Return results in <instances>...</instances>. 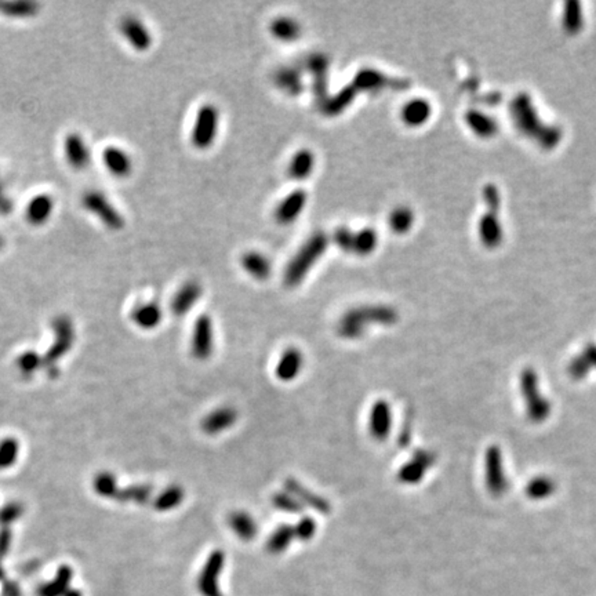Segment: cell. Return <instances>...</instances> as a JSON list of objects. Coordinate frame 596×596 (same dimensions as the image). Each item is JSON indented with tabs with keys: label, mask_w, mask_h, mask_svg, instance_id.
Listing matches in <instances>:
<instances>
[{
	"label": "cell",
	"mask_w": 596,
	"mask_h": 596,
	"mask_svg": "<svg viewBox=\"0 0 596 596\" xmlns=\"http://www.w3.org/2000/svg\"><path fill=\"white\" fill-rule=\"evenodd\" d=\"M329 245V239L323 232L314 234L297 251V254L287 264L283 282L287 287H295L300 284L318 260L323 256Z\"/></svg>",
	"instance_id": "1"
},
{
	"label": "cell",
	"mask_w": 596,
	"mask_h": 596,
	"mask_svg": "<svg viewBox=\"0 0 596 596\" xmlns=\"http://www.w3.org/2000/svg\"><path fill=\"white\" fill-rule=\"evenodd\" d=\"M219 121L220 114L216 105L205 104L199 108L190 136L195 148L208 149L213 145L219 132Z\"/></svg>",
	"instance_id": "2"
},
{
	"label": "cell",
	"mask_w": 596,
	"mask_h": 596,
	"mask_svg": "<svg viewBox=\"0 0 596 596\" xmlns=\"http://www.w3.org/2000/svg\"><path fill=\"white\" fill-rule=\"evenodd\" d=\"M83 206L87 212L94 214L105 227L119 231L125 227V219L118 209L108 201V197L98 190H90L83 196Z\"/></svg>",
	"instance_id": "3"
},
{
	"label": "cell",
	"mask_w": 596,
	"mask_h": 596,
	"mask_svg": "<svg viewBox=\"0 0 596 596\" xmlns=\"http://www.w3.org/2000/svg\"><path fill=\"white\" fill-rule=\"evenodd\" d=\"M225 564V555L223 551H214L209 555L201 575L197 578V589L203 596H224L219 586V577Z\"/></svg>",
	"instance_id": "4"
},
{
	"label": "cell",
	"mask_w": 596,
	"mask_h": 596,
	"mask_svg": "<svg viewBox=\"0 0 596 596\" xmlns=\"http://www.w3.org/2000/svg\"><path fill=\"white\" fill-rule=\"evenodd\" d=\"M53 329L55 333V341L43 358V362L47 366H54V363L71 349L75 340L73 325L68 316L55 318L53 321Z\"/></svg>",
	"instance_id": "5"
},
{
	"label": "cell",
	"mask_w": 596,
	"mask_h": 596,
	"mask_svg": "<svg viewBox=\"0 0 596 596\" xmlns=\"http://www.w3.org/2000/svg\"><path fill=\"white\" fill-rule=\"evenodd\" d=\"M214 348L213 322L208 315H201L196 319L192 336V353L199 360H206L212 356Z\"/></svg>",
	"instance_id": "6"
},
{
	"label": "cell",
	"mask_w": 596,
	"mask_h": 596,
	"mask_svg": "<svg viewBox=\"0 0 596 596\" xmlns=\"http://www.w3.org/2000/svg\"><path fill=\"white\" fill-rule=\"evenodd\" d=\"M386 315L381 310H355L348 312L338 325V334L344 338H358L362 336L367 322L385 321Z\"/></svg>",
	"instance_id": "7"
},
{
	"label": "cell",
	"mask_w": 596,
	"mask_h": 596,
	"mask_svg": "<svg viewBox=\"0 0 596 596\" xmlns=\"http://www.w3.org/2000/svg\"><path fill=\"white\" fill-rule=\"evenodd\" d=\"M307 201L308 195L304 189L293 190L277 205L275 210V220L283 225L294 223L306 209Z\"/></svg>",
	"instance_id": "8"
},
{
	"label": "cell",
	"mask_w": 596,
	"mask_h": 596,
	"mask_svg": "<svg viewBox=\"0 0 596 596\" xmlns=\"http://www.w3.org/2000/svg\"><path fill=\"white\" fill-rule=\"evenodd\" d=\"M64 155L68 164L77 171H82L88 167L91 155L90 149L83 140V137L77 133H71L64 140Z\"/></svg>",
	"instance_id": "9"
},
{
	"label": "cell",
	"mask_w": 596,
	"mask_h": 596,
	"mask_svg": "<svg viewBox=\"0 0 596 596\" xmlns=\"http://www.w3.org/2000/svg\"><path fill=\"white\" fill-rule=\"evenodd\" d=\"M55 202L49 193H38L28 202L25 208V219L34 227H42L53 217Z\"/></svg>",
	"instance_id": "10"
},
{
	"label": "cell",
	"mask_w": 596,
	"mask_h": 596,
	"mask_svg": "<svg viewBox=\"0 0 596 596\" xmlns=\"http://www.w3.org/2000/svg\"><path fill=\"white\" fill-rule=\"evenodd\" d=\"M284 488L301 506H308L312 510H315L316 512L329 514L330 510H332L330 504L327 503V500H325L323 497L318 495L316 493L311 491L310 488H307L304 484H301L300 482L295 480V479H291V477L287 479L284 482Z\"/></svg>",
	"instance_id": "11"
},
{
	"label": "cell",
	"mask_w": 596,
	"mask_h": 596,
	"mask_svg": "<svg viewBox=\"0 0 596 596\" xmlns=\"http://www.w3.org/2000/svg\"><path fill=\"white\" fill-rule=\"evenodd\" d=\"M122 35L137 51H147L152 46V36L147 25L137 17L129 16L121 24Z\"/></svg>",
	"instance_id": "12"
},
{
	"label": "cell",
	"mask_w": 596,
	"mask_h": 596,
	"mask_svg": "<svg viewBox=\"0 0 596 596\" xmlns=\"http://www.w3.org/2000/svg\"><path fill=\"white\" fill-rule=\"evenodd\" d=\"M202 286L195 280L186 282L174 295L171 300V312L177 316H182L188 314L192 307L199 301V298L202 297Z\"/></svg>",
	"instance_id": "13"
},
{
	"label": "cell",
	"mask_w": 596,
	"mask_h": 596,
	"mask_svg": "<svg viewBox=\"0 0 596 596\" xmlns=\"http://www.w3.org/2000/svg\"><path fill=\"white\" fill-rule=\"evenodd\" d=\"M307 69L314 76V92L318 101H325L327 92V69L329 58L325 54H312L306 61Z\"/></svg>",
	"instance_id": "14"
},
{
	"label": "cell",
	"mask_w": 596,
	"mask_h": 596,
	"mask_svg": "<svg viewBox=\"0 0 596 596\" xmlns=\"http://www.w3.org/2000/svg\"><path fill=\"white\" fill-rule=\"evenodd\" d=\"M103 162L107 170L115 177H127L133 170V162L129 153L118 147H107L103 152Z\"/></svg>",
	"instance_id": "15"
},
{
	"label": "cell",
	"mask_w": 596,
	"mask_h": 596,
	"mask_svg": "<svg viewBox=\"0 0 596 596\" xmlns=\"http://www.w3.org/2000/svg\"><path fill=\"white\" fill-rule=\"evenodd\" d=\"M238 420V413L232 408H221L210 413L202 421V430L208 435H219L225 430L231 428Z\"/></svg>",
	"instance_id": "16"
},
{
	"label": "cell",
	"mask_w": 596,
	"mask_h": 596,
	"mask_svg": "<svg viewBox=\"0 0 596 596\" xmlns=\"http://www.w3.org/2000/svg\"><path fill=\"white\" fill-rule=\"evenodd\" d=\"M304 364V358L300 349L288 348L283 352L276 366V377L282 381H293L300 374Z\"/></svg>",
	"instance_id": "17"
},
{
	"label": "cell",
	"mask_w": 596,
	"mask_h": 596,
	"mask_svg": "<svg viewBox=\"0 0 596 596\" xmlns=\"http://www.w3.org/2000/svg\"><path fill=\"white\" fill-rule=\"evenodd\" d=\"M315 169V155L311 149H300L294 153L288 164V175L295 181L307 179Z\"/></svg>",
	"instance_id": "18"
},
{
	"label": "cell",
	"mask_w": 596,
	"mask_h": 596,
	"mask_svg": "<svg viewBox=\"0 0 596 596\" xmlns=\"http://www.w3.org/2000/svg\"><path fill=\"white\" fill-rule=\"evenodd\" d=\"M276 86L288 95H298L304 90L301 71L297 66H283L275 73Z\"/></svg>",
	"instance_id": "19"
},
{
	"label": "cell",
	"mask_w": 596,
	"mask_h": 596,
	"mask_svg": "<svg viewBox=\"0 0 596 596\" xmlns=\"http://www.w3.org/2000/svg\"><path fill=\"white\" fill-rule=\"evenodd\" d=\"M242 268L257 280H266L271 275L272 266L266 256L260 251H247L240 258Z\"/></svg>",
	"instance_id": "20"
},
{
	"label": "cell",
	"mask_w": 596,
	"mask_h": 596,
	"mask_svg": "<svg viewBox=\"0 0 596 596\" xmlns=\"http://www.w3.org/2000/svg\"><path fill=\"white\" fill-rule=\"evenodd\" d=\"M162 308L158 303H147L136 307L132 312L133 322L144 330H152L162 322Z\"/></svg>",
	"instance_id": "21"
},
{
	"label": "cell",
	"mask_w": 596,
	"mask_h": 596,
	"mask_svg": "<svg viewBox=\"0 0 596 596\" xmlns=\"http://www.w3.org/2000/svg\"><path fill=\"white\" fill-rule=\"evenodd\" d=\"M269 31L273 38L282 42H294L301 36V25L291 17H277L272 21Z\"/></svg>",
	"instance_id": "22"
},
{
	"label": "cell",
	"mask_w": 596,
	"mask_h": 596,
	"mask_svg": "<svg viewBox=\"0 0 596 596\" xmlns=\"http://www.w3.org/2000/svg\"><path fill=\"white\" fill-rule=\"evenodd\" d=\"M228 523L232 532L243 541H250L257 536V523L246 512H234L232 515H229Z\"/></svg>",
	"instance_id": "23"
},
{
	"label": "cell",
	"mask_w": 596,
	"mask_h": 596,
	"mask_svg": "<svg viewBox=\"0 0 596 596\" xmlns=\"http://www.w3.org/2000/svg\"><path fill=\"white\" fill-rule=\"evenodd\" d=\"M72 574L73 573L69 566H61L57 571L55 578L51 582L39 588V596H64L69 589Z\"/></svg>",
	"instance_id": "24"
},
{
	"label": "cell",
	"mask_w": 596,
	"mask_h": 596,
	"mask_svg": "<svg viewBox=\"0 0 596 596\" xmlns=\"http://www.w3.org/2000/svg\"><path fill=\"white\" fill-rule=\"evenodd\" d=\"M353 98V88L345 87L341 91H338L336 95L326 98L322 103V112L327 116H336L341 114L352 101Z\"/></svg>",
	"instance_id": "25"
},
{
	"label": "cell",
	"mask_w": 596,
	"mask_h": 596,
	"mask_svg": "<svg viewBox=\"0 0 596 596\" xmlns=\"http://www.w3.org/2000/svg\"><path fill=\"white\" fill-rule=\"evenodd\" d=\"M185 493L179 486H170L162 491L153 503V507L159 512H166L177 508L184 501Z\"/></svg>",
	"instance_id": "26"
},
{
	"label": "cell",
	"mask_w": 596,
	"mask_h": 596,
	"mask_svg": "<svg viewBox=\"0 0 596 596\" xmlns=\"http://www.w3.org/2000/svg\"><path fill=\"white\" fill-rule=\"evenodd\" d=\"M152 497V486L149 484H136L129 486L123 490H119L115 500L119 503H136V504H147Z\"/></svg>",
	"instance_id": "27"
},
{
	"label": "cell",
	"mask_w": 596,
	"mask_h": 596,
	"mask_svg": "<svg viewBox=\"0 0 596 596\" xmlns=\"http://www.w3.org/2000/svg\"><path fill=\"white\" fill-rule=\"evenodd\" d=\"M294 527L288 525H283L277 527L268 540L266 548L271 554H282L294 538Z\"/></svg>",
	"instance_id": "28"
},
{
	"label": "cell",
	"mask_w": 596,
	"mask_h": 596,
	"mask_svg": "<svg viewBox=\"0 0 596 596\" xmlns=\"http://www.w3.org/2000/svg\"><path fill=\"white\" fill-rule=\"evenodd\" d=\"M0 13L13 18H28L38 13V5L32 2H0Z\"/></svg>",
	"instance_id": "29"
},
{
	"label": "cell",
	"mask_w": 596,
	"mask_h": 596,
	"mask_svg": "<svg viewBox=\"0 0 596 596\" xmlns=\"http://www.w3.org/2000/svg\"><path fill=\"white\" fill-rule=\"evenodd\" d=\"M92 486H94L95 493L98 495L104 497V499H114L115 500V497L119 491L116 477L110 472H99L94 477Z\"/></svg>",
	"instance_id": "30"
},
{
	"label": "cell",
	"mask_w": 596,
	"mask_h": 596,
	"mask_svg": "<svg viewBox=\"0 0 596 596\" xmlns=\"http://www.w3.org/2000/svg\"><path fill=\"white\" fill-rule=\"evenodd\" d=\"M389 427V412L384 403H377L371 413V432L377 438H384Z\"/></svg>",
	"instance_id": "31"
},
{
	"label": "cell",
	"mask_w": 596,
	"mask_h": 596,
	"mask_svg": "<svg viewBox=\"0 0 596 596\" xmlns=\"http://www.w3.org/2000/svg\"><path fill=\"white\" fill-rule=\"evenodd\" d=\"M20 445L14 438H6L0 442V469H6L14 465L18 458Z\"/></svg>",
	"instance_id": "32"
},
{
	"label": "cell",
	"mask_w": 596,
	"mask_h": 596,
	"mask_svg": "<svg viewBox=\"0 0 596 596\" xmlns=\"http://www.w3.org/2000/svg\"><path fill=\"white\" fill-rule=\"evenodd\" d=\"M272 504L279 511H283V512H287V514H300L304 510L303 506L300 503H298L294 499V497L291 494H288L287 491L273 494Z\"/></svg>",
	"instance_id": "33"
},
{
	"label": "cell",
	"mask_w": 596,
	"mask_h": 596,
	"mask_svg": "<svg viewBox=\"0 0 596 596\" xmlns=\"http://www.w3.org/2000/svg\"><path fill=\"white\" fill-rule=\"evenodd\" d=\"M316 533V523L312 518L304 517L294 527V536L300 541L311 540Z\"/></svg>",
	"instance_id": "34"
},
{
	"label": "cell",
	"mask_w": 596,
	"mask_h": 596,
	"mask_svg": "<svg viewBox=\"0 0 596 596\" xmlns=\"http://www.w3.org/2000/svg\"><path fill=\"white\" fill-rule=\"evenodd\" d=\"M24 512V508L18 503H10L0 510V525L3 527H9L14 523Z\"/></svg>",
	"instance_id": "35"
},
{
	"label": "cell",
	"mask_w": 596,
	"mask_h": 596,
	"mask_svg": "<svg viewBox=\"0 0 596 596\" xmlns=\"http://www.w3.org/2000/svg\"><path fill=\"white\" fill-rule=\"evenodd\" d=\"M42 362H43V359H42L36 352L29 351V352L23 353V355L18 358V362H17V363H18L20 370H21L24 374H31V373L36 371V370L40 367Z\"/></svg>",
	"instance_id": "36"
},
{
	"label": "cell",
	"mask_w": 596,
	"mask_h": 596,
	"mask_svg": "<svg viewBox=\"0 0 596 596\" xmlns=\"http://www.w3.org/2000/svg\"><path fill=\"white\" fill-rule=\"evenodd\" d=\"M374 246V235L371 231H362L352 238L351 250L358 253H367Z\"/></svg>",
	"instance_id": "37"
},
{
	"label": "cell",
	"mask_w": 596,
	"mask_h": 596,
	"mask_svg": "<svg viewBox=\"0 0 596 596\" xmlns=\"http://www.w3.org/2000/svg\"><path fill=\"white\" fill-rule=\"evenodd\" d=\"M12 538H13V534H12V530L9 527H3L2 530H0V560H2L8 555L10 545H12Z\"/></svg>",
	"instance_id": "38"
},
{
	"label": "cell",
	"mask_w": 596,
	"mask_h": 596,
	"mask_svg": "<svg viewBox=\"0 0 596 596\" xmlns=\"http://www.w3.org/2000/svg\"><path fill=\"white\" fill-rule=\"evenodd\" d=\"M352 238H353V235H352L348 229H345V228L338 229L337 234H336V236H334L336 243H337L341 249H344V250H351V246H352Z\"/></svg>",
	"instance_id": "39"
},
{
	"label": "cell",
	"mask_w": 596,
	"mask_h": 596,
	"mask_svg": "<svg viewBox=\"0 0 596 596\" xmlns=\"http://www.w3.org/2000/svg\"><path fill=\"white\" fill-rule=\"evenodd\" d=\"M3 593L5 596H20V589L14 582H12V584H6Z\"/></svg>",
	"instance_id": "40"
},
{
	"label": "cell",
	"mask_w": 596,
	"mask_h": 596,
	"mask_svg": "<svg viewBox=\"0 0 596 596\" xmlns=\"http://www.w3.org/2000/svg\"><path fill=\"white\" fill-rule=\"evenodd\" d=\"M64 596H82V592L77 591V589H71L69 588Z\"/></svg>",
	"instance_id": "41"
},
{
	"label": "cell",
	"mask_w": 596,
	"mask_h": 596,
	"mask_svg": "<svg viewBox=\"0 0 596 596\" xmlns=\"http://www.w3.org/2000/svg\"><path fill=\"white\" fill-rule=\"evenodd\" d=\"M0 562H2V560H0ZM3 575H5V571L2 569V563H0V578H3Z\"/></svg>",
	"instance_id": "42"
}]
</instances>
